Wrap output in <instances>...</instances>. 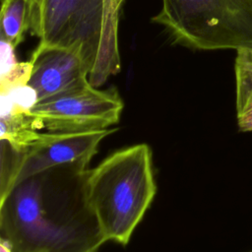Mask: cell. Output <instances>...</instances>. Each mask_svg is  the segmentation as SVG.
<instances>
[{"label": "cell", "instance_id": "obj_1", "mask_svg": "<svg viewBox=\"0 0 252 252\" xmlns=\"http://www.w3.org/2000/svg\"><path fill=\"white\" fill-rule=\"evenodd\" d=\"M87 166L64 164L18 183L0 202L13 252H96L104 243L84 193Z\"/></svg>", "mask_w": 252, "mask_h": 252}, {"label": "cell", "instance_id": "obj_2", "mask_svg": "<svg viewBox=\"0 0 252 252\" xmlns=\"http://www.w3.org/2000/svg\"><path fill=\"white\" fill-rule=\"evenodd\" d=\"M157 192L147 144L120 149L86 171L84 193L104 241L126 245Z\"/></svg>", "mask_w": 252, "mask_h": 252}, {"label": "cell", "instance_id": "obj_3", "mask_svg": "<svg viewBox=\"0 0 252 252\" xmlns=\"http://www.w3.org/2000/svg\"><path fill=\"white\" fill-rule=\"evenodd\" d=\"M125 0H43L37 47L76 52L97 88L121 68L118 27Z\"/></svg>", "mask_w": 252, "mask_h": 252}, {"label": "cell", "instance_id": "obj_4", "mask_svg": "<svg viewBox=\"0 0 252 252\" xmlns=\"http://www.w3.org/2000/svg\"><path fill=\"white\" fill-rule=\"evenodd\" d=\"M152 21L191 49L252 47V0H161Z\"/></svg>", "mask_w": 252, "mask_h": 252}, {"label": "cell", "instance_id": "obj_5", "mask_svg": "<svg viewBox=\"0 0 252 252\" xmlns=\"http://www.w3.org/2000/svg\"><path fill=\"white\" fill-rule=\"evenodd\" d=\"M123 106L115 89L97 90L89 83L37 101L30 113L50 133L87 132L109 129L119 121Z\"/></svg>", "mask_w": 252, "mask_h": 252}, {"label": "cell", "instance_id": "obj_6", "mask_svg": "<svg viewBox=\"0 0 252 252\" xmlns=\"http://www.w3.org/2000/svg\"><path fill=\"white\" fill-rule=\"evenodd\" d=\"M115 129L73 133H41L25 153L16 152L14 187L30 176L64 164L88 166L99 143ZM13 187V188H14Z\"/></svg>", "mask_w": 252, "mask_h": 252}, {"label": "cell", "instance_id": "obj_7", "mask_svg": "<svg viewBox=\"0 0 252 252\" xmlns=\"http://www.w3.org/2000/svg\"><path fill=\"white\" fill-rule=\"evenodd\" d=\"M30 61L32 63V72L28 85L35 91L37 101L90 83L87 66L70 49L36 47Z\"/></svg>", "mask_w": 252, "mask_h": 252}, {"label": "cell", "instance_id": "obj_8", "mask_svg": "<svg viewBox=\"0 0 252 252\" xmlns=\"http://www.w3.org/2000/svg\"><path fill=\"white\" fill-rule=\"evenodd\" d=\"M0 125L1 141L19 154L25 153L41 136V126L30 109L18 105L7 94H1Z\"/></svg>", "mask_w": 252, "mask_h": 252}, {"label": "cell", "instance_id": "obj_9", "mask_svg": "<svg viewBox=\"0 0 252 252\" xmlns=\"http://www.w3.org/2000/svg\"><path fill=\"white\" fill-rule=\"evenodd\" d=\"M236 118L241 132L252 131V47L236 49L234 61Z\"/></svg>", "mask_w": 252, "mask_h": 252}, {"label": "cell", "instance_id": "obj_10", "mask_svg": "<svg viewBox=\"0 0 252 252\" xmlns=\"http://www.w3.org/2000/svg\"><path fill=\"white\" fill-rule=\"evenodd\" d=\"M0 19V38L6 40L16 48L24 40L25 32L30 31L28 1H1Z\"/></svg>", "mask_w": 252, "mask_h": 252}, {"label": "cell", "instance_id": "obj_11", "mask_svg": "<svg viewBox=\"0 0 252 252\" xmlns=\"http://www.w3.org/2000/svg\"><path fill=\"white\" fill-rule=\"evenodd\" d=\"M32 72V63L17 62L8 72L0 75V94H7L29 84Z\"/></svg>", "mask_w": 252, "mask_h": 252}, {"label": "cell", "instance_id": "obj_12", "mask_svg": "<svg viewBox=\"0 0 252 252\" xmlns=\"http://www.w3.org/2000/svg\"><path fill=\"white\" fill-rule=\"evenodd\" d=\"M15 47L0 38V75L8 72L18 61L15 56Z\"/></svg>", "mask_w": 252, "mask_h": 252}, {"label": "cell", "instance_id": "obj_13", "mask_svg": "<svg viewBox=\"0 0 252 252\" xmlns=\"http://www.w3.org/2000/svg\"><path fill=\"white\" fill-rule=\"evenodd\" d=\"M29 3V26L32 34L36 36L38 26H39V17L40 9L43 0H27Z\"/></svg>", "mask_w": 252, "mask_h": 252}, {"label": "cell", "instance_id": "obj_14", "mask_svg": "<svg viewBox=\"0 0 252 252\" xmlns=\"http://www.w3.org/2000/svg\"><path fill=\"white\" fill-rule=\"evenodd\" d=\"M0 252H13L9 241L3 237L0 238Z\"/></svg>", "mask_w": 252, "mask_h": 252}, {"label": "cell", "instance_id": "obj_15", "mask_svg": "<svg viewBox=\"0 0 252 252\" xmlns=\"http://www.w3.org/2000/svg\"><path fill=\"white\" fill-rule=\"evenodd\" d=\"M1 1H3V0H1Z\"/></svg>", "mask_w": 252, "mask_h": 252}, {"label": "cell", "instance_id": "obj_16", "mask_svg": "<svg viewBox=\"0 0 252 252\" xmlns=\"http://www.w3.org/2000/svg\"><path fill=\"white\" fill-rule=\"evenodd\" d=\"M250 252H252V251H250Z\"/></svg>", "mask_w": 252, "mask_h": 252}]
</instances>
